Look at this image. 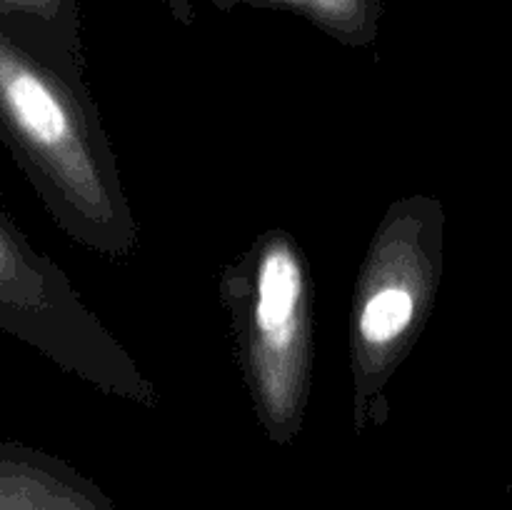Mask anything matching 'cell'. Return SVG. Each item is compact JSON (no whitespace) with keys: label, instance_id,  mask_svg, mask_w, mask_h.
<instances>
[{"label":"cell","instance_id":"cell-1","mask_svg":"<svg viewBox=\"0 0 512 510\" xmlns=\"http://www.w3.org/2000/svg\"><path fill=\"white\" fill-rule=\"evenodd\" d=\"M0 140L70 240L110 260L135 253L140 225L88 85L3 33Z\"/></svg>","mask_w":512,"mask_h":510},{"label":"cell","instance_id":"cell-2","mask_svg":"<svg viewBox=\"0 0 512 510\" xmlns=\"http://www.w3.org/2000/svg\"><path fill=\"white\" fill-rule=\"evenodd\" d=\"M218 293L260 428L275 445L303 433L313 390V273L298 240L270 228L220 273Z\"/></svg>","mask_w":512,"mask_h":510},{"label":"cell","instance_id":"cell-3","mask_svg":"<svg viewBox=\"0 0 512 510\" xmlns=\"http://www.w3.org/2000/svg\"><path fill=\"white\" fill-rule=\"evenodd\" d=\"M443 245V203L423 193L395 198L370 238L350 308L355 433L388 420L385 388L438 303Z\"/></svg>","mask_w":512,"mask_h":510},{"label":"cell","instance_id":"cell-4","mask_svg":"<svg viewBox=\"0 0 512 510\" xmlns=\"http://www.w3.org/2000/svg\"><path fill=\"white\" fill-rule=\"evenodd\" d=\"M0 333L115 398L155 408L158 388L83 303L63 268L0 208Z\"/></svg>","mask_w":512,"mask_h":510},{"label":"cell","instance_id":"cell-5","mask_svg":"<svg viewBox=\"0 0 512 510\" xmlns=\"http://www.w3.org/2000/svg\"><path fill=\"white\" fill-rule=\"evenodd\" d=\"M0 510H118L98 483L63 458L0 440Z\"/></svg>","mask_w":512,"mask_h":510},{"label":"cell","instance_id":"cell-6","mask_svg":"<svg viewBox=\"0 0 512 510\" xmlns=\"http://www.w3.org/2000/svg\"><path fill=\"white\" fill-rule=\"evenodd\" d=\"M0 33L73 83H85L78 0H0Z\"/></svg>","mask_w":512,"mask_h":510},{"label":"cell","instance_id":"cell-7","mask_svg":"<svg viewBox=\"0 0 512 510\" xmlns=\"http://www.w3.org/2000/svg\"><path fill=\"white\" fill-rule=\"evenodd\" d=\"M180 25L195 20L193 0H163ZM215 8L233 10L238 5L278 8L300 15L348 48H370L378 40L383 20V0H210Z\"/></svg>","mask_w":512,"mask_h":510}]
</instances>
